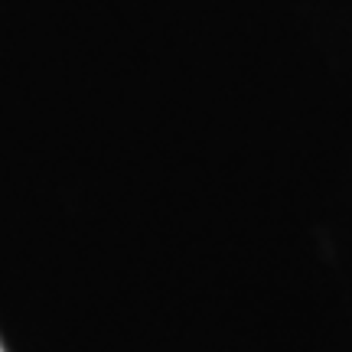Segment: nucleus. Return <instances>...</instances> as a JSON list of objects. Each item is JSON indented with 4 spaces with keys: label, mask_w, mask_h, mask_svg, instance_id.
<instances>
[{
    "label": "nucleus",
    "mask_w": 352,
    "mask_h": 352,
    "mask_svg": "<svg viewBox=\"0 0 352 352\" xmlns=\"http://www.w3.org/2000/svg\"><path fill=\"white\" fill-rule=\"evenodd\" d=\"M0 352H3V349H0Z\"/></svg>",
    "instance_id": "obj_1"
}]
</instances>
